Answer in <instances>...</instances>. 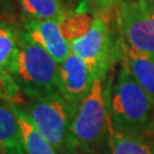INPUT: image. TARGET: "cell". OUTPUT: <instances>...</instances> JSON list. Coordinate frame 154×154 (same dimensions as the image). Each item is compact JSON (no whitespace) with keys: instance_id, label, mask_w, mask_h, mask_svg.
Instances as JSON below:
<instances>
[{"instance_id":"cell-9","label":"cell","mask_w":154,"mask_h":154,"mask_svg":"<svg viewBox=\"0 0 154 154\" xmlns=\"http://www.w3.org/2000/svg\"><path fill=\"white\" fill-rule=\"evenodd\" d=\"M23 30L34 42L40 45L58 64L71 54V47L62 30L61 21H25Z\"/></svg>"},{"instance_id":"cell-13","label":"cell","mask_w":154,"mask_h":154,"mask_svg":"<svg viewBox=\"0 0 154 154\" xmlns=\"http://www.w3.org/2000/svg\"><path fill=\"white\" fill-rule=\"evenodd\" d=\"M122 50V58L131 75L154 102V55L139 53L125 46Z\"/></svg>"},{"instance_id":"cell-8","label":"cell","mask_w":154,"mask_h":154,"mask_svg":"<svg viewBox=\"0 0 154 154\" xmlns=\"http://www.w3.org/2000/svg\"><path fill=\"white\" fill-rule=\"evenodd\" d=\"M95 80L88 64L73 53L58 65V93L77 110Z\"/></svg>"},{"instance_id":"cell-3","label":"cell","mask_w":154,"mask_h":154,"mask_svg":"<svg viewBox=\"0 0 154 154\" xmlns=\"http://www.w3.org/2000/svg\"><path fill=\"white\" fill-rule=\"evenodd\" d=\"M23 110L58 153H75L71 138V126L77 109L58 91L26 98Z\"/></svg>"},{"instance_id":"cell-11","label":"cell","mask_w":154,"mask_h":154,"mask_svg":"<svg viewBox=\"0 0 154 154\" xmlns=\"http://www.w3.org/2000/svg\"><path fill=\"white\" fill-rule=\"evenodd\" d=\"M0 154H25L18 119L7 100L0 98Z\"/></svg>"},{"instance_id":"cell-2","label":"cell","mask_w":154,"mask_h":154,"mask_svg":"<svg viewBox=\"0 0 154 154\" xmlns=\"http://www.w3.org/2000/svg\"><path fill=\"white\" fill-rule=\"evenodd\" d=\"M58 63L22 28L13 79L24 99L58 91Z\"/></svg>"},{"instance_id":"cell-18","label":"cell","mask_w":154,"mask_h":154,"mask_svg":"<svg viewBox=\"0 0 154 154\" xmlns=\"http://www.w3.org/2000/svg\"><path fill=\"white\" fill-rule=\"evenodd\" d=\"M136 1L145 7H154V0H136Z\"/></svg>"},{"instance_id":"cell-5","label":"cell","mask_w":154,"mask_h":154,"mask_svg":"<svg viewBox=\"0 0 154 154\" xmlns=\"http://www.w3.org/2000/svg\"><path fill=\"white\" fill-rule=\"evenodd\" d=\"M110 15L97 13L82 37L70 44L71 53L79 56L91 69L95 79H104L113 61L114 44L110 28Z\"/></svg>"},{"instance_id":"cell-12","label":"cell","mask_w":154,"mask_h":154,"mask_svg":"<svg viewBox=\"0 0 154 154\" xmlns=\"http://www.w3.org/2000/svg\"><path fill=\"white\" fill-rule=\"evenodd\" d=\"M8 104L18 119L25 154H58V151L37 129L32 120L20 105L11 102H8Z\"/></svg>"},{"instance_id":"cell-16","label":"cell","mask_w":154,"mask_h":154,"mask_svg":"<svg viewBox=\"0 0 154 154\" xmlns=\"http://www.w3.org/2000/svg\"><path fill=\"white\" fill-rule=\"evenodd\" d=\"M123 0H91L93 5L97 8V13L111 15L119 8Z\"/></svg>"},{"instance_id":"cell-17","label":"cell","mask_w":154,"mask_h":154,"mask_svg":"<svg viewBox=\"0 0 154 154\" xmlns=\"http://www.w3.org/2000/svg\"><path fill=\"white\" fill-rule=\"evenodd\" d=\"M4 20H11L8 17V11L6 8V4L4 2V0H0V22Z\"/></svg>"},{"instance_id":"cell-7","label":"cell","mask_w":154,"mask_h":154,"mask_svg":"<svg viewBox=\"0 0 154 154\" xmlns=\"http://www.w3.org/2000/svg\"><path fill=\"white\" fill-rule=\"evenodd\" d=\"M22 28L11 20L0 22V98L18 104L24 103L21 90L13 79Z\"/></svg>"},{"instance_id":"cell-4","label":"cell","mask_w":154,"mask_h":154,"mask_svg":"<svg viewBox=\"0 0 154 154\" xmlns=\"http://www.w3.org/2000/svg\"><path fill=\"white\" fill-rule=\"evenodd\" d=\"M107 121V97L103 80L96 79L72 120L71 138L75 149L85 154H98L106 137Z\"/></svg>"},{"instance_id":"cell-14","label":"cell","mask_w":154,"mask_h":154,"mask_svg":"<svg viewBox=\"0 0 154 154\" xmlns=\"http://www.w3.org/2000/svg\"><path fill=\"white\" fill-rule=\"evenodd\" d=\"M24 22L55 20L63 22L67 16L64 0H16Z\"/></svg>"},{"instance_id":"cell-6","label":"cell","mask_w":154,"mask_h":154,"mask_svg":"<svg viewBox=\"0 0 154 154\" xmlns=\"http://www.w3.org/2000/svg\"><path fill=\"white\" fill-rule=\"evenodd\" d=\"M116 23L122 46L154 55V7L123 0L116 9Z\"/></svg>"},{"instance_id":"cell-15","label":"cell","mask_w":154,"mask_h":154,"mask_svg":"<svg viewBox=\"0 0 154 154\" xmlns=\"http://www.w3.org/2000/svg\"><path fill=\"white\" fill-rule=\"evenodd\" d=\"M94 16H90L88 13H74L65 17L61 23L62 30L69 44L82 37L87 32L93 23Z\"/></svg>"},{"instance_id":"cell-1","label":"cell","mask_w":154,"mask_h":154,"mask_svg":"<svg viewBox=\"0 0 154 154\" xmlns=\"http://www.w3.org/2000/svg\"><path fill=\"white\" fill-rule=\"evenodd\" d=\"M109 120L118 130L149 136L154 132V102L134 79L125 60L107 98Z\"/></svg>"},{"instance_id":"cell-10","label":"cell","mask_w":154,"mask_h":154,"mask_svg":"<svg viewBox=\"0 0 154 154\" xmlns=\"http://www.w3.org/2000/svg\"><path fill=\"white\" fill-rule=\"evenodd\" d=\"M102 154H154V143L149 136L118 130L109 120Z\"/></svg>"}]
</instances>
